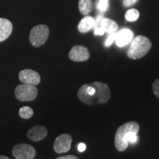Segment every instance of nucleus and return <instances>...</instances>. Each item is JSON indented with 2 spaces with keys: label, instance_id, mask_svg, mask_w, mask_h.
<instances>
[{
  "label": "nucleus",
  "instance_id": "obj_10",
  "mask_svg": "<svg viewBox=\"0 0 159 159\" xmlns=\"http://www.w3.org/2000/svg\"><path fill=\"white\" fill-rule=\"evenodd\" d=\"M48 134L47 129L42 125H35L32 127L27 132V137L33 142H39L45 139Z\"/></svg>",
  "mask_w": 159,
  "mask_h": 159
},
{
  "label": "nucleus",
  "instance_id": "obj_17",
  "mask_svg": "<svg viewBox=\"0 0 159 159\" xmlns=\"http://www.w3.org/2000/svg\"><path fill=\"white\" fill-rule=\"evenodd\" d=\"M139 12L136 9H130L126 12L125 15V19L128 21H135L139 19Z\"/></svg>",
  "mask_w": 159,
  "mask_h": 159
},
{
  "label": "nucleus",
  "instance_id": "obj_21",
  "mask_svg": "<svg viewBox=\"0 0 159 159\" xmlns=\"http://www.w3.org/2000/svg\"><path fill=\"white\" fill-rule=\"evenodd\" d=\"M152 91L155 95L159 99V79H157L154 81L152 84Z\"/></svg>",
  "mask_w": 159,
  "mask_h": 159
},
{
  "label": "nucleus",
  "instance_id": "obj_16",
  "mask_svg": "<svg viewBox=\"0 0 159 159\" xmlns=\"http://www.w3.org/2000/svg\"><path fill=\"white\" fill-rule=\"evenodd\" d=\"M19 116L24 119H30L33 115V110L29 106L21 107L19 110Z\"/></svg>",
  "mask_w": 159,
  "mask_h": 159
},
{
  "label": "nucleus",
  "instance_id": "obj_12",
  "mask_svg": "<svg viewBox=\"0 0 159 159\" xmlns=\"http://www.w3.org/2000/svg\"><path fill=\"white\" fill-rule=\"evenodd\" d=\"M13 32V25L8 19L0 18V42L5 41Z\"/></svg>",
  "mask_w": 159,
  "mask_h": 159
},
{
  "label": "nucleus",
  "instance_id": "obj_14",
  "mask_svg": "<svg viewBox=\"0 0 159 159\" xmlns=\"http://www.w3.org/2000/svg\"><path fill=\"white\" fill-rule=\"evenodd\" d=\"M94 19L91 16H85L80 21L78 27V30L82 33H85L91 30L94 27Z\"/></svg>",
  "mask_w": 159,
  "mask_h": 159
},
{
  "label": "nucleus",
  "instance_id": "obj_9",
  "mask_svg": "<svg viewBox=\"0 0 159 159\" xmlns=\"http://www.w3.org/2000/svg\"><path fill=\"white\" fill-rule=\"evenodd\" d=\"M19 80L25 84L36 85L41 82V77L37 71L32 69H24L19 74Z\"/></svg>",
  "mask_w": 159,
  "mask_h": 159
},
{
  "label": "nucleus",
  "instance_id": "obj_6",
  "mask_svg": "<svg viewBox=\"0 0 159 159\" xmlns=\"http://www.w3.org/2000/svg\"><path fill=\"white\" fill-rule=\"evenodd\" d=\"M12 153L16 159H33L36 155V151L31 145L19 144L13 148Z\"/></svg>",
  "mask_w": 159,
  "mask_h": 159
},
{
  "label": "nucleus",
  "instance_id": "obj_26",
  "mask_svg": "<svg viewBox=\"0 0 159 159\" xmlns=\"http://www.w3.org/2000/svg\"><path fill=\"white\" fill-rule=\"evenodd\" d=\"M0 159H11V158L5 156H0Z\"/></svg>",
  "mask_w": 159,
  "mask_h": 159
},
{
  "label": "nucleus",
  "instance_id": "obj_25",
  "mask_svg": "<svg viewBox=\"0 0 159 159\" xmlns=\"http://www.w3.org/2000/svg\"><path fill=\"white\" fill-rule=\"evenodd\" d=\"M77 149H78V151L79 152H84L85 150V149H86V146H85V144L84 143H80L78 144V146H77Z\"/></svg>",
  "mask_w": 159,
  "mask_h": 159
},
{
  "label": "nucleus",
  "instance_id": "obj_8",
  "mask_svg": "<svg viewBox=\"0 0 159 159\" xmlns=\"http://www.w3.org/2000/svg\"><path fill=\"white\" fill-rule=\"evenodd\" d=\"M69 57L75 62H83L89 59L90 52L85 47L80 45L75 46L69 52Z\"/></svg>",
  "mask_w": 159,
  "mask_h": 159
},
{
  "label": "nucleus",
  "instance_id": "obj_20",
  "mask_svg": "<svg viewBox=\"0 0 159 159\" xmlns=\"http://www.w3.org/2000/svg\"><path fill=\"white\" fill-rule=\"evenodd\" d=\"M103 18H104V15H103V13H100V14H98L96 16V18L94 19V27L93 28L95 29V28H97V27H101V21H102V20Z\"/></svg>",
  "mask_w": 159,
  "mask_h": 159
},
{
  "label": "nucleus",
  "instance_id": "obj_23",
  "mask_svg": "<svg viewBox=\"0 0 159 159\" xmlns=\"http://www.w3.org/2000/svg\"><path fill=\"white\" fill-rule=\"evenodd\" d=\"M104 33H105V30L101 27H97V28L94 29V34L95 35H104Z\"/></svg>",
  "mask_w": 159,
  "mask_h": 159
},
{
  "label": "nucleus",
  "instance_id": "obj_1",
  "mask_svg": "<svg viewBox=\"0 0 159 159\" xmlns=\"http://www.w3.org/2000/svg\"><path fill=\"white\" fill-rule=\"evenodd\" d=\"M152 47V43L148 37L138 35L131 42L127 55L131 59H140L145 56Z\"/></svg>",
  "mask_w": 159,
  "mask_h": 159
},
{
  "label": "nucleus",
  "instance_id": "obj_5",
  "mask_svg": "<svg viewBox=\"0 0 159 159\" xmlns=\"http://www.w3.org/2000/svg\"><path fill=\"white\" fill-rule=\"evenodd\" d=\"M15 96L20 102L33 101L38 96V89L35 85L24 83L16 88Z\"/></svg>",
  "mask_w": 159,
  "mask_h": 159
},
{
  "label": "nucleus",
  "instance_id": "obj_3",
  "mask_svg": "<svg viewBox=\"0 0 159 159\" xmlns=\"http://www.w3.org/2000/svg\"><path fill=\"white\" fill-rule=\"evenodd\" d=\"M95 88V94L89 97L84 101L85 104L93 105L96 104L106 103L111 97V91L108 85L102 82H94L91 83Z\"/></svg>",
  "mask_w": 159,
  "mask_h": 159
},
{
  "label": "nucleus",
  "instance_id": "obj_2",
  "mask_svg": "<svg viewBox=\"0 0 159 159\" xmlns=\"http://www.w3.org/2000/svg\"><path fill=\"white\" fill-rule=\"evenodd\" d=\"M130 131H134L138 134L139 131V125L136 122H128L121 125L117 129L115 134V147L119 152L126 150L128 146V142L126 141V135Z\"/></svg>",
  "mask_w": 159,
  "mask_h": 159
},
{
  "label": "nucleus",
  "instance_id": "obj_22",
  "mask_svg": "<svg viewBox=\"0 0 159 159\" xmlns=\"http://www.w3.org/2000/svg\"><path fill=\"white\" fill-rule=\"evenodd\" d=\"M138 1L139 0H123V5L125 7H128L135 5Z\"/></svg>",
  "mask_w": 159,
  "mask_h": 159
},
{
  "label": "nucleus",
  "instance_id": "obj_24",
  "mask_svg": "<svg viewBox=\"0 0 159 159\" xmlns=\"http://www.w3.org/2000/svg\"><path fill=\"white\" fill-rule=\"evenodd\" d=\"M55 159H79V158L76 156H72V155H69V156L57 157V158H56Z\"/></svg>",
  "mask_w": 159,
  "mask_h": 159
},
{
  "label": "nucleus",
  "instance_id": "obj_19",
  "mask_svg": "<svg viewBox=\"0 0 159 159\" xmlns=\"http://www.w3.org/2000/svg\"><path fill=\"white\" fill-rule=\"evenodd\" d=\"M116 37V33L109 34V36L108 37V39H106V41H105V47H110V46H111V44L114 43V41H115Z\"/></svg>",
  "mask_w": 159,
  "mask_h": 159
},
{
  "label": "nucleus",
  "instance_id": "obj_11",
  "mask_svg": "<svg viewBox=\"0 0 159 159\" xmlns=\"http://www.w3.org/2000/svg\"><path fill=\"white\" fill-rule=\"evenodd\" d=\"M134 38V33L129 29H123L116 33V37L115 39L116 45L119 47H125Z\"/></svg>",
  "mask_w": 159,
  "mask_h": 159
},
{
  "label": "nucleus",
  "instance_id": "obj_18",
  "mask_svg": "<svg viewBox=\"0 0 159 159\" xmlns=\"http://www.w3.org/2000/svg\"><path fill=\"white\" fill-rule=\"evenodd\" d=\"M97 8L100 11H106L109 8L108 0H99L97 2Z\"/></svg>",
  "mask_w": 159,
  "mask_h": 159
},
{
  "label": "nucleus",
  "instance_id": "obj_7",
  "mask_svg": "<svg viewBox=\"0 0 159 159\" xmlns=\"http://www.w3.org/2000/svg\"><path fill=\"white\" fill-rule=\"evenodd\" d=\"M71 142H72V137L71 136V135L66 134L60 135L55 139L53 145L55 152L59 154L68 152L71 149Z\"/></svg>",
  "mask_w": 159,
  "mask_h": 159
},
{
  "label": "nucleus",
  "instance_id": "obj_13",
  "mask_svg": "<svg viewBox=\"0 0 159 159\" xmlns=\"http://www.w3.org/2000/svg\"><path fill=\"white\" fill-rule=\"evenodd\" d=\"M101 27L104 30L105 33L108 34L116 33L118 30V25L114 20L108 19V18H103L101 21Z\"/></svg>",
  "mask_w": 159,
  "mask_h": 159
},
{
  "label": "nucleus",
  "instance_id": "obj_15",
  "mask_svg": "<svg viewBox=\"0 0 159 159\" xmlns=\"http://www.w3.org/2000/svg\"><path fill=\"white\" fill-rule=\"evenodd\" d=\"M92 9V0H80L79 10L83 15H88Z\"/></svg>",
  "mask_w": 159,
  "mask_h": 159
},
{
  "label": "nucleus",
  "instance_id": "obj_4",
  "mask_svg": "<svg viewBox=\"0 0 159 159\" xmlns=\"http://www.w3.org/2000/svg\"><path fill=\"white\" fill-rule=\"evenodd\" d=\"M49 35V27L45 25L35 26L30 34V42L33 47H39L44 44Z\"/></svg>",
  "mask_w": 159,
  "mask_h": 159
}]
</instances>
